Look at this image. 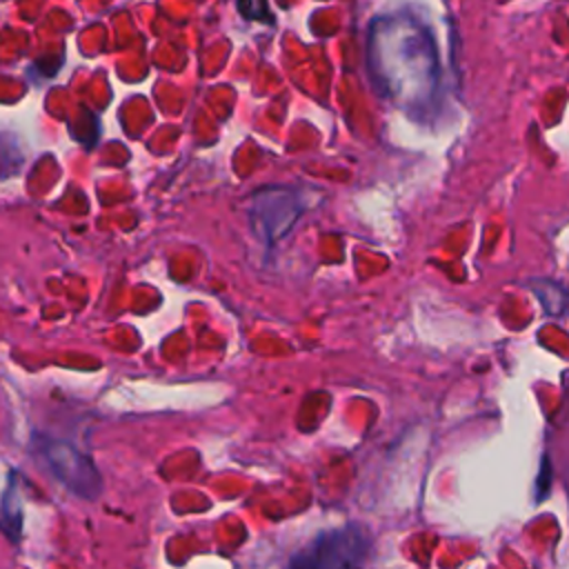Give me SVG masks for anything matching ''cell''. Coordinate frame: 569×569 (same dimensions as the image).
Segmentation results:
<instances>
[{"mask_svg": "<svg viewBox=\"0 0 569 569\" xmlns=\"http://www.w3.org/2000/svg\"><path fill=\"white\" fill-rule=\"evenodd\" d=\"M367 62L376 89L398 109L425 116L433 109L442 64L433 31L409 11L380 13L369 24Z\"/></svg>", "mask_w": 569, "mask_h": 569, "instance_id": "6da1fadb", "label": "cell"}, {"mask_svg": "<svg viewBox=\"0 0 569 569\" xmlns=\"http://www.w3.org/2000/svg\"><path fill=\"white\" fill-rule=\"evenodd\" d=\"M369 538L356 525L320 531L298 549L284 569H365Z\"/></svg>", "mask_w": 569, "mask_h": 569, "instance_id": "7a4b0ae2", "label": "cell"}, {"mask_svg": "<svg viewBox=\"0 0 569 569\" xmlns=\"http://www.w3.org/2000/svg\"><path fill=\"white\" fill-rule=\"evenodd\" d=\"M40 453H42L44 465L49 467V471L71 493H76L80 498H87V500H93L100 493V489H102L100 471L76 447H71L69 442H62V440L44 438L42 445H40Z\"/></svg>", "mask_w": 569, "mask_h": 569, "instance_id": "3957f363", "label": "cell"}, {"mask_svg": "<svg viewBox=\"0 0 569 569\" xmlns=\"http://www.w3.org/2000/svg\"><path fill=\"white\" fill-rule=\"evenodd\" d=\"M302 200L291 189L258 191L251 204V224L262 242H276L291 229L302 211Z\"/></svg>", "mask_w": 569, "mask_h": 569, "instance_id": "277c9868", "label": "cell"}, {"mask_svg": "<svg viewBox=\"0 0 569 569\" xmlns=\"http://www.w3.org/2000/svg\"><path fill=\"white\" fill-rule=\"evenodd\" d=\"M531 287H533L536 296L540 298V302L545 305V309L549 313H560L565 309L567 291L558 282H553V280H533Z\"/></svg>", "mask_w": 569, "mask_h": 569, "instance_id": "5b68a950", "label": "cell"}, {"mask_svg": "<svg viewBox=\"0 0 569 569\" xmlns=\"http://www.w3.org/2000/svg\"><path fill=\"white\" fill-rule=\"evenodd\" d=\"M238 7H240V13L244 18H251V20H271V16L267 13V2L264 0H238Z\"/></svg>", "mask_w": 569, "mask_h": 569, "instance_id": "8992f818", "label": "cell"}, {"mask_svg": "<svg viewBox=\"0 0 569 569\" xmlns=\"http://www.w3.org/2000/svg\"><path fill=\"white\" fill-rule=\"evenodd\" d=\"M18 505V493L13 491V489H9L7 491V496H4V509H2V516L4 518H11L13 520V533H18L20 531V522H22V511H20V507H16Z\"/></svg>", "mask_w": 569, "mask_h": 569, "instance_id": "52a82bcc", "label": "cell"}]
</instances>
